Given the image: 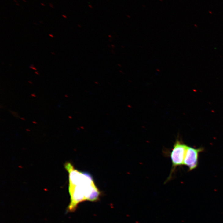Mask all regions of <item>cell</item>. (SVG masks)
Returning a JSON list of instances; mask_svg holds the SVG:
<instances>
[{"mask_svg": "<svg viewBox=\"0 0 223 223\" xmlns=\"http://www.w3.org/2000/svg\"><path fill=\"white\" fill-rule=\"evenodd\" d=\"M64 167L68 173V191L70 196L67 212H75L79 205L83 202L98 200L100 192L91 175L79 171L70 162H67L64 164Z\"/></svg>", "mask_w": 223, "mask_h": 223, "instance_id": "obj_1", "label": "cell"}, {"mask_svg": "<svg viewBox=\"0 0 223 223\" xmlns=\"http://www.w3.org/2000/svg\"><path fill=\"white\" fill-rule=\"evenodd\" d=\"M187 146L179 140L176 141L170 155L172 164V172L170 175L172 174L177 166L184 165Z\"/></svg>", "mask_w": 223, "mask_h": 223, "instance_id": "obj_2", "label": "cell"}, {"mask_svg": "<svg viewBox=\"0 0 223 223\" xmlns=\"http://www.w3.org/2000/svg\"><path fill=\"white\" fill-rule=\"evenodd\" d=\"M202 149L195 148L187 146L185 152L184 165L188 167L189 170L196 168L198 165V156Z\"/></svg>", "mask_w": 223, "mask_h": 223, "instance_id": "obj_3", "label": "cell"}, {"mask_svg": "<svg viewBox=\"0 0 223 223\" xmlns=\"http://www.w3.org/2000/svg\"><path fill=\"white\" fill-rule=\"evenodd\" d=\"M29 68H30V69H32V70H35V71H36V70H37V68H36V67H35V66L34 65V64H31V65H30V66L29 67Z\"/></svg>", "mask_w": 223, "mask_h": 223, "instance_id": "obj_4", "label": "cell"}, {"mask_svg": "<svg viewBox=\"0 0 223 223\" xmlns=\"http://www.w3.org/2000/svg\"><path fill=\"white\" fill-rule=\"evenodd\" d=\"M49 6H50V8H52V9H54V7L53 5L51 3H49Z\"/></svg>", "mask_w": 223, "mask_h": 223, "instance_id": "obj_5", "label": "cell"}, {"mask_svg": "<svg viewBox=\"0 0 223 223\" xmlns=\"http://www.w3.org/2000/svg\"><path fill=\"white\" fill-rule=\"evenodd\" d=\"M49 36H50V37H52V38H53V37H54L53 35V34H49Z\"/></svg>", "mask_w": 223, "mask_h": 223, "instance_id": "obj_6", "label": "cell"}, {"mask_svg": "<svg viewBox=\"0 0 223 223\" xmlns=\"http://www.w3.org/2000/svg\"><path fill=\"white\" fill-rule=\"evenodd\" d=\"M62 16H63V17H64V18H66V19L67 18V16H66V15H62Z\"/></svg>", "mask_w": 223, "mask_h": 223, "instance_id": "obj_7", "label": "cell"}, {"mask_svg": "<svg viewBox=\"0 0 223 223\" xmlns=\"http://www.w3.org/2000/svg\"><path fill=\"white\" fill-rule=\"evenodd\" d=\"M35 74H36V75H39V73L37 71H35Z\"/></svg>", "mask_w": 223, "mask_h": 223, "instance_id": "obj_8", "label": "cell"}, {"mask_svg": "<svg viewBox=\"0 0 223 223\" xmlns=\"http://www.w3.org/2000/svg\"><path fill=\"white\" fill-rule=\"evenodd\" d=\"M28 83H29V84H33L32 82H31V81H28Z\"/></svg>", "mask_w": 223, "mask_h": 223, "instance_id": "obj_9", "label": "cell"}, {"mask_svg": "<svg viewBox=\"0 0 223 223\" xmlns=\"http://www.w3.org/2000/svg\"><path fill=\"white\" fill-rule=\"evenodd\" d=\"M41 5L42 6H45V4L44 3H41Z\"/></svg>", "mask_w": 223, "mask_h": 223, "instance_id": "obj_10", "label": "cell"}, {"mask_svg": "<svg viewBox=\"0 0 223 223\" xmlns=\"http://www.w3.org/2000/svg\"><path fill=\"white\" fill-rule=\"evenodd\" d=\"M13 2H15V3H17V0H13Z\"/></svg>", "mask_w": 223, "mask_h": 223, "instance_id": "obj_11", "label": "cell"}, {"mask_svg": "<svg viewBox=\"0 0 223 223\" xmlns=\"http://www.w3.org/2000/svg\"><path fill=\"white\" fill-rule=\"evenodd\" d=\"M16 5L17 6H20V5L18 3H16Z\"/></svg>", "mask_w": 223, "mask_h": 223, "instance_id": "obj_12", "label": "cell"}, {"mask_svg": "<svg viewBox=\"0 0 223 223\" xmlns=\"http://www.w3.org/2000/svg\"><path fill=\"white\" fill-rule=\"evenodd\" d=\"M51 53H52V55H55L54 53L53 52H52Z\"/></svg>", "mask_w": 223, "mask_h": 223, "instance_id": "obj_13", "label": "cell"}, {"mask_svg": "<svg viewBox=\"0 0 223 223\" xmlns=\"http://www.w3.org/2000/svg\"><path fill=\"white\" fill-rule=\"evenodd\" d=\"M22 1H23V2H25V3H26V2H27L26 0H22Z\"/></svg>", "mask_w": 223, "mask_h": 223, "instance_id": "obj_14", "label": "cell"}, {"mask_svg": "<svg viewBox=\"0 0 223 223\" xmlns=\"http://www.w3.org/2000/svg\"><path fill=\"white\" fill-rule=\"evenodd\" d=\"M31 96H35V94H31Z\"/></svg>", "mask_w": 223, "mask_h": 223, "instance_id": "obj_15", "label": "cell"}, {"mask_svg": "<svg viewBox=\"0 0 223 223\" xmlns=\"http://www.w3.org/2000/svg\"><path fill=\"white\" fill-rule=\"evenodd\" d=\"M39 22H40V23H42H42H43V22H42V21H39Z\"/></svg>", "mask_w": 223, "mask_h": 223, "instance_id": "obj_16", "label": "cell"}, {"mask_svg": "<svg viewBox=\"0 0 223 223\" xmlns=\"http://www.w3.org/2000/svg\"><path fill=\"white\" fill-rule=\"evenodd\" d=\"M34 24H35V25H37V24L36 23H35V22H34Z\"/></svg>", "mask_w": 223, "mask_h": 223, "instance_id": "obj_17", "label": "cell"}, {"mask_svg": "<svg viewBox=\"0 0 223 223\" xmlns=\"http://www.w3.org/2000/svg\"><path fill=\"white\" fill-rule=\"evenodd\" d=\"M78 26L79 27H81V26H80V25H79H79H78Z\"/></svg>", "mask_w": 223, "mask_h": 223, "instance_id": "obj_18", "label": "cell"}, {"mask_svg": "<svg viewBox=\"0 0 223 223\" xmlns=\"http://www.w3.org/2000/svg\"><path fill=\"white\" fill-rule=\"evenodd\" d=\"M65 96H66V97H68V96H67V95H65Z\"/></svg>", "mask_w": 223, "mask_h": 223, "instance_id": "obj_19", "label": "cell"}]
</instances>
